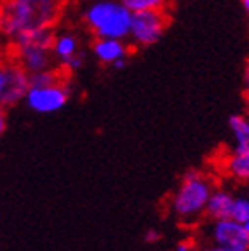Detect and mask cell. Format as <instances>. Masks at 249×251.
Masks as SVG:
<instances>
[{
  "instance_id": "cell-19",
  "label": "cell",
  "mask_w": 249,
  "mask_h": 251,
  "mask_svg": "<svg viewBox=\"0 0 249 251\" xmlns=\"http://www.w3.org/2000/svg\"><path fill=\"white\" fill-rule=\"evenodd\" d=\"M174 251H194V244L190 241H179L174 246Z\"/></svg>"
},
{
  "instance_id": "cell-10",
  "label": "cell",
  "mask_w": 249,
  "mask_h": 251,
  "mask_svg": "<svg viewBox=\"0 0 249 251\" xmlns=\"http://www.w3.org/2000/svg\"><path fill=\"white\" fill-rule=\"evenodd\" d=\"M51 52L52 58L65 67L66 63L72 61L77 54H80V40L75 33L72 31H61V33H54V39L51 44Z\"/></svg>"
},
{
  "instance_id": "cell-23",
  "label": "cell",
  "mask_w": 249,
  "mask_h": 251,
  "mask_svg": "<svg viewBox=\"0 0 249 251\" xmlns=\"http://www.w3.org/2000/svg\"><path fill=\"white\" fill-rule=\"evenodd\" d=\"M241 4H242V7H244L246 14L249 16V0H241Z\"/></svg>"
},
{
  "instance_id": "cell-6",
  "label": "cell",
  "mask_w": 249,
  "mask_h": 251,
  "mask_svg": "<svg viewBox=\"0 0 249 251\" xmlns=\"http://www.w3.org/2000/svg\"><path fill=\"white\" fill-rule=\"evenodd\" d=\"M68 100H70V87L66 80H63V82L49 84V86L30 87L23 101L31 112L49 115L59 112L68 103Z\"/></svg>"
},
{
  "instance_id": "cell-8",
  "label": "cell",
  "mask_w": 249,
  "mask_h": 251,
  "mask_svg": "<svg viewBox=\"0 0 249 251\" xmlns=\"http://www.w3.org/2000/svg\"><path fill=\"white\" fill-rule=\"evenodd\" d=\"M93 54L103 65L122 70L127 65L129 46L125 40L119 39H94L93 42Z\"/></svg>"
},
{
  "instance_id": "cell-22",
  "label": "cell",
  "mask_w": 249,
  "mask_h": 251,
  "mask_svg": "<svg viewBox=\"0 0 249 251\" xmlns=\"http://www.w3.org/2000/svg\"><path fill=\"white\" fill-rule=\"evenodd\" d=\"M244 103H246V110H248L249 114V87L246 89V94H244Z\"/></svg>"
},
{
  "instance_id": "cell-18",
  "label": "cell",
  "mask_w": 249,
  "mask_h": 251,
  "mask_svg": "<svg viewBox=\"0 0 249 251\" xmlns=\"http://www.w3.org/2000/svg\"><path fill=\"white\" fill-rule=\"evenodd\" d=\"M145 241L150 244L157 243V241H160V232L155 230V228H148V230L145 232Z\"/></svg>"
},
{
  "instance_id": "cell-12",
  "label": "cell",
  "mask_w": 249,
  "mask_h": 251,
  "mask_svg": "<svg viewBox=\"0 0 249 251\" xmlns=\"http://www.w3.org/2000/svg\"><path fill=\"white\" fill-rule=\"evenodd\" d=\"M234 202H235V196L225 188H214L209 196L206 206V215L209 218L216 220H225V218H232V211H234Z\"/></svg>"
},
{
  "instance_id": "cell-13",
  "label": "cell",
  "mask_w": 249,
  "mask_h": 251,
  "mask_svg": "<svg viewBox=\"0 0 249 251\" xmlns=\"http://www.w3.org/2000/svg\"><path fill=\"white\" fill-rule=\"evenodd\" d=\"M228 129L234 140V147L249 145V115H232L228 119Z\"/></svg>"
},
{
  "instance_id": "cell-25",
  "label": "cell",
  "mask_w": 249,
  "mask_h": 251,
  "mask_svg": "<svg viewBox=\"0 0 249 251\" xmlns=\"http://www.w3.org/2000/svg\"><path fill=\"white\" fill-rule=\"evenodd\" d=\"M211 251H226V250H222V248H216V246H214V248H213V250H211Z\"/></svg>"
},
{
  "instance_id": "cell-16",
  "label": "cell",
  "mask_w": 249,
  "mask_h": 251,
  "mask_svg": "<svg viewBox=\"0 0 249 251\" xmlns=\"http://www.w3.org/2000/svg\"><path fill=\"white\" fill-rule=\"evenodd\" d=\"M232 218L239 224H246L249 220V197H235Z\"/></svg>"
},
{
  "instance_id": "cell-9",
  "label": "cell",
  "mask_w": 249,
  "mask_h": 251,
  "mask_svg": "<svg viewBox=\"0 0 249 251\" xmlns=\"http://www.w3.org/2000/svg\"><path fill=\"white\" fill-rule=\"evenodd\" d=\"M28 89H30V75L20 67V65H11L9 67V82L5 89L4 98L0 106H12L25 100Z\"/></svg>"
},
{
  "instance_id": "cell-2",
  "label": "cell",
  "mask_w": 249,
  "mask_h": 251,
  "mask_svg": "<svg viewBox=\"0 0 249 251\" xmlns=\"http://www.w3.org/2000/svg\"><path fill=\"white\" fill-rule=\"evenodd\" d=\"M132 12L121 0H96L84 11V20L96 39H129Z\"/></svg>"
},
{
  "instance_id": "cell-3",
  "label": "cell",
  "mask_w": 249,
  "mask_h": 251,
  "mask_svg": "<svg viewBox=\"0 0 249 251\" xmlns=\"http://www.w3.org/2000/svg\"><path fill=\"white\" fill-rule=\"evenodd\" d=\"M213 190V183L202 173H185L181 183L171 197V211L181 222H195L206 215L207 201Z\"/></svg>"
},
{
  "instance_id": "cell-7",
  "label": "cell",
  "mask_w": 249,
  "mask_h": 251,
  "mask_svg": "<svg viewBox=\"0 0 249 251\" xmlns=\"http://www.w3.org/2000/svg\"><path fill=\"white\" fill-rule=\"evenodd\" d=\"M211 235L216 248L226 251H249V234L246 232L244 225L235 222L234 218L216 220Z\"/></svg>"
},
{
  "instance_id": "cell-15",
  "label": "cell",
  "mask_w": 249,
  "mask_h": 251,
  "mask_svg": "<svg viewBox=\"0 0 249 251\" xmlns=\"http://www.w3.org/2000/svg\"><path fill=\"white\" fill-rule=\"evenodd\" d=\"M65 80V75L61 72L54 70V68H49V70L37 72V74H30V87L37 86H49V84L63 82Z\"/></svg>"
},
{
  "instance_id": "cell-14",
  "label": "cell",
  "mask_w": 249,
  "mask_h": 251,
  "mask_svg": "<svg viewBox=\"0 0 249 251\" xmlns=\"http://www.w3.org/2000/svg\"><path fill=\"white\" fill-rule=\"evenodd\" d=\"M121 2L132 14L143 11H164L169 4V0H121Z\"/></svg>"
},
{
  "instance_id": "cell-20",
  "label": "cell",
  "mask_w": 249,
  "mask_h": 251,
  "mask_svg": "<svg viewBox=\"0 0 249 251\" xmlns=\"http://www.w3.org/2000/svg\"><path fill=\"white\" fill-rule=\"evenodd\" d=\"M5 126H7V117H5L4 106H0V136H2V134H4V131H5Z\"/></svg>"
},
{
  "instance_id": "cell-4",
  "label": "cell",
  "mask_w": 249,
  "mask_h": 251,
  "mask_svg": "<svg viewBox=\"0 0 249 251\" xmlns=\"http://www.w3.org/2000/svg\"><path fill=\"white\" fill-rule=\"evenodd\" d=\"M52 39H54L52 28H39V30L26 31L12 40L16 47L18 65L28 75L52 68V61H54L51 52Z\"/></svg>"
},
{
  "instance_id": "cell-21",
  "label": "cell",
  "mask_w": 249,
  "mask_h": 251,
  "mask_svg": "<svg viewBox=\"0 0 249 251\" xmlns=\"http://www.w3.org/2000/svg\"><path fill=\"white\" fill-rule=\"evenodd\" d=\"M244 84H246V89L249 87V59L248 63H246V67H244Z\"/></svg>"
},
{
  "instance_id": "cell-24",
  "label": "cell",
  "mask_w": 249,
  "mask_h": 251,
  "mask_svg": "<svg viewBox=\"0 0 249 251\" xmlns=\"http://www.w3.org/2000/svg\"><path fill=\"white\" fill-rule=\"evenodd\" d=\"M242 225H244L246 232H248V234H249V220H248V222H246V224H242Z\"/></svg>"
},
{
  "instance_id": "cell-11",
  "label": "cell",
  "mask_w": 249,
  "mask_h": 251,
  "mask_svg": "<svg viewBox=\"0 0 249 251\" xmlns=\"http://www.w3.org/2000/svg\"><path fill=\"white\" fill-rule=\"evenodd\" d=\"M223 171L241 181H249V145L234 147L223 161Z\"/></svg>"
},
{
  "instance_id": "cell-17",
  "label": "cell",
  "mask_w": 249,
  "mask_h": 251,
  "mask_svg": "<svg viewBox=\"0 0 249 251\" xmlns=\"http://www.w3.org/2000/svg\"><path fill=\"white\" fill-rule=\"evenodd\" d=\"M9 67H11V65L0 63V103H2V98H4L5 89H7V82H9Z\"/></svg>"
},
{
  "instance_id": "cell-5",
  "label": "cell",
  "mask_w": 249,
  "mask_h": 251,
  "mask_svg": "<svg viewBox=\"0 0 249 251\" xmlns=\"http://www.w3.org/2000/svg\"><path fill=\"white\" fill-rule=\"evenodd\" d=\"M168 16L164 11L134 12L131 18L129 39L140 47H148L159 42L168 28Z\"/></svg>"
},
{
  "instance_id": "cell-1",
  "label": "cell",
  "mask_w": 249,
  "mask_h": 251,
  "mask_svg": "<svg viewBox=\"0 0 249 251\" xmlns=\"http://www.w3.org/2000/svg\"><path fill=\"white\" fill-rule=\"evenodd\" d=\"M63 0H5L0 5V33L9 40L39 28H52Z\"/></svg>"
}]
</instances>
